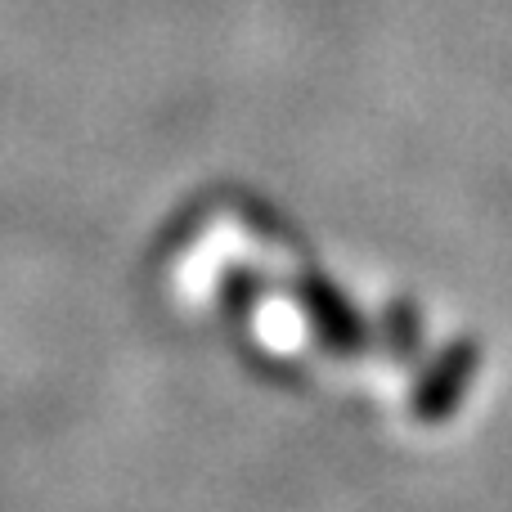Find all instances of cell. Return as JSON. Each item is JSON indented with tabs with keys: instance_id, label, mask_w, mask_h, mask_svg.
Returning a JSON list of instances; mask_svg holds the SVG:
<instances>
[]
</instances>
